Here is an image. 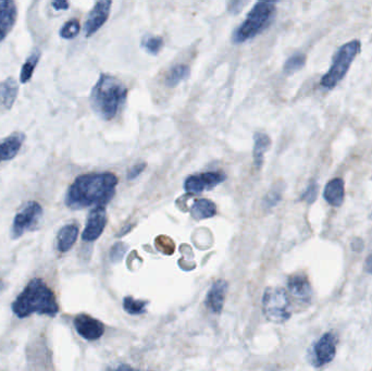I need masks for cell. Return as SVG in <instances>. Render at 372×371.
<instances>
[{
    "mask_svg": "<svg viewBox=\"0 0 372 371\" xmlns=\"http://www.w3.org/2000/svg\"><path fill=\"white\" fill-rule=\"evenodd\" d=\"M275 11L277 8L275 3H257L247 14L245 21L235 30L233 33V42L235 44H242L261 34L273 23Z\"/></svg>",
    "mask_w": 372,
    "mask_h": 371,
    "instance_id": "obj_4",
    "label": "cell"
},
{
    "mask_svg": "<svg viewBox=\"0 0 372 371\" xmlns=\"http://www.w3.org/2000/svg\"><path fill=\"white\" fill-rule=\"evenodd\" d=\"M111 1L104 0L95 4L92 11L89 12V18L84 24V34L87 38H91L99 30L109 18Z\"/></svg>",
    "mask_w": 372,
    "mask_h": 371,
    "instance_id": "obj_12",
    "label": "cell"
},
{
    "mask_svg": "<svg viewBox=\"0 0 372 371\" xmlns=\"http://www.w3.org/2000/svg\"><path fill=\"white\" fill-rule=\"evenodd\" d=\"M318 184L316 182H312L310 187L306 189L304 192V194L302 195V201H305L306 203L312 204L316 201L317 195H318Z\"/></svg>",
    "mask_w": 372,
    "mask_h": 371,
    "instance_id": "obj_30",
    "label": "cell"
},
{
    "mask_svg": "<svg viewBox=\"0 0 372 371\" xmlns=\"http://www.w3.org/2000/svg\"><path fill=\"white\" fill-rule=\"evenodd\" d=\"M114 371H138L135 370V369H133L132 367L128 366V365H122V366H120L119 368H116V370Z\"/></svg>",
    "mask_w": 372,
    "mask_h": 371,
    "instance_id": "obj_35",
    "label": "cell"
},
{
    "mask_svg": "<svg viewBox=\"0 0 372 371\" xmlns=\"http://www.w3.org/2000/svg\"><path fill=\"white\" fill-rule=\"evenodd\" d=\"M126 250H128V245L126 244L119 242V243L114 244L112 246L111 250H110V260L112 262H120L124 260V255H126Z\"/></svg>",
    "mask_w": 372,
    "mask_h": 371,
    "instance_id": "obj_28",
    "label": "cell"
},
{
    "mask_svg": "<svg viewBox=\"0 0 372 371\" xmlns=\"http://www.w3.org/2000/svg\"><path fill=\"white\" fill-rule=\"evenodd\" d=\"M11 309L19 318L30 317L33 314L55 317L58 314L59 305L53 289L42 279L35 278L14 299Z\"/></svg>",
    "mask_w": 372,
    "mask_h": 371,
    "instance_id": "obj_2",
    "label": "cell"
},
{
    "mask_svg": "<svg viewBox=\"0 0 372 371\" xmlns=\"http://www.w3.org/2000/svg\"><path fill=\"white\" fill-rule=\"evenodd\" d=\"M52 6L55 10H67L70 4L67 3V1H54Z\"/></svg>",
    "mask_w": 372,
    "mask_h": 371,
    "instance_id": "obj_33",
    "label": "cell"
},
{
    "mask_svg": "<svg viewBox=\"0 0 372 371\" xmlns=\"http://www.w3.org/2000/svg\"><path fill=\"white\" fill-rule=\"evenodd\" d=\"M282 189L280 185L273 187L271 191L268 193L267 197H266L265 201L267 204L268 207H273L277 205L282 199Z\"/></svg>",
    "mask_w": 372,
    "mask_h": 371,
    "instance_id": "obj_29",
    "label": "cell"
},
{
    "mask_svg": "<svg viewBox=\"0 0 372 371\" xmlns=\"http://www.w3.org/2000/svg\"><path fill=\"white\" fill-rule=\"evenodd\" d=\"M18 19V8L11 0L0 1V43L9 35Z\"/></svg>",
    "mask_w": 372,
    "mask_h": 371,
    "instance_id": "obj_13",
    "label": "cell"
},
{
    "mask_svg": "<svg viewBox=\"0 0 372 371\" xmlns=\"http://www.w3.org/2000/svg\"><path fill=\"white\" fill-rule=\"evenodd\" d=\"M118 177L111 172L87 173L75 179L67 189L65 203L73 211L105 207L116 194Z\"/></svg>",
    "mask_w": 372,
    "mask_h": 371,
    "instance_id": "obj_1",
    "label": "cell"
},
{
    "mask_svg": "<svg viewBox=\"0 0 372 371\" xmlns=\"http://www.w3.org/2000/svg\"><path fill=\"white\" fill-rule=\"evenodd\" d=\"M217 214V206L209 199H196L191 208V215L194 219H209Z\"/></svg>",
    "mask_w": 372,
    "mask_h": 371,
    "instance_id": "obj_21",
    "label": "cell"
},
{
    "mask_svg": "<svg viewBox=\"0 0 372 371\" xmlns=\"http://www.w3.org/2000/svg\"><path fill=\"white\" fill-rule=\"evenodd\" d=\"M365 271L366 272L372 275V254L368 256L367 260L365 262Z\"/></svg>",
    "mask_w": 372,
    "mask_h": 371,
    "instance_id": "obj_34",
    "label": "cell"
},
{
    "mask_svg": "<svg viewBox=\"0 0 372 371\" xmlns=\"http://www.w3.org/2000/svg\"><path fill=\"white\" fill-rule=\"evenodd\" d=\"M288 287H289L291 294L300 299V301L310 303V301H312V285H310V280H308L306 275L296 273V275L290 277Z\"/></svg>",
    "mask_w": 372,
    "mask_h": 371,
    "instance_id": "obj_15",
    "label": "cell"
},
{
    "mask_svg": "<svg viewBox=\"0 0 372 371\" xmlns=\"http://www.w3.org/2000/svg\"><path fill=\"white\" fill-rule=\"evenodd\" d=\"M306 56L304 54H295L288 59L284 63L283 70L286 74H293L300 71L302 67L305 66Z\"/></svg>",
    "mask_w": 372,
    "mask_h": 371,
    "instance_id": "obj_25",
    "label": "cell"
},
{
    "mask_svg": "<svg viewBox=\"0 0 372 371\" xmlns=\"http://www.w3.org/2000/svg\"><path fill=\"white\" fill-rule=\"evenodd\" d=\"M146 162H141V164L135 165L128 173V180H134L136 177H140L141 173L146 169Z\"/></svg>",
    "mask_w": 372,
    "mask_h": 371,
    "instance_id": "obj_31",
    "label": "cell"
},
{
    "mask_svg": "<svg viewBox=\"0 0 372 371\" xmlns=\"http://www.w3.org/2000/svg\"><path fill=\"white\" fill-rule=\"evenodd\" d=\"M40 56H42V52L36 48V50H33L32 54L28 57L26 62L23 63L21 72H20V82H21L22 84L30 82L33 73H34L36 67H38Z\"/></svg>",
    "mask_w": 372,
    "mask_h": 371,
    "instance_id": "obj_22",
    "label": "cell"
},
{
    "mask_svg": "<svg viewBox=\"0 0 372 371\" xmlns=\"http://www.w3.org/2000/svg\"><path fill=\"white\" fill-rule=\"evenodd\" d=\"M163 46V40L160 36H145L142 40V47L148 54L157 55Z\"/></svg>",
    "mask_w": 372,
    "mask_h": 371,
    "instance_id": "obj_27",
    "label": "cell"
},
{
    "mask_svg": "<svg viewBox=\"0 0 372 371\" xmlns=\"http://www.w3.org/2000/svg\"><path fill=\"white\" fill-rule=\"evenodd\" d=\"M271 146V140L267 134L257 132L253 135V162L257 169H261L263 164V156Z\"/></svg>",
    "mask_w": 372,
    "mask_h": 371,
    "instance_id": "obj_20",
    "label": "cell"
},
{
    "mask_svg": "<svg viewBox=\"0 0 372 371\" xmlns=\"http://www.w3.org/2000/svg\"><path fill=\"white\" fill-rule=\"evenodd\" d=\"M372 371V370H371Z\"/></svg>",
    "mask_w": 372,
    "mask_h": 371,
    "instance_id": "obj_36",
    "label": "cell"
},
{
    "mask_svg": "<svg viewBox=\"0 0 372 371\" xmlns=\"http://www.w3.org/2000/svg\"><path fill=\"white\" fill-rule=\"evenodd\" d=\"M337 338L334 333L332 332L324 333L312 346L310 354V362L319 368L332 362L337 354Z\"/></svg>",
    "mask_w": 372,
    "mask_h": 371,
    "instance_id": "obj_8",
    "label": "cell"
},
{
    "mask_svg": "<svg viewBox=\"0 0 372 371\" xmlns=\"http://www.w3.org/2000/svg\"><path fill=\"white\" fill-rule=\"evenodd\" d=\"M190 73L191 70L186 65H177L168 72L165 77V85L169 87H177L182 81L190 77Z\"/></svg>",
    "mask_w": 372,
    "mask_h": 371,
    "instance_id": "obj_23",
    "label": "cell"
},
{
    "mask_svg": "<svg viewBox=\"0 0 372 371\" xmlns=\"http://www.w3.org/2000/svg\"><path fill=\"white\" fill-rule=\"evenodd\" d=\"M107 224V211L105 207H94L87 218V226L82 233V238L85 242H94L97 240Z\"/></svg>",
    "mask_w": 372,
    "mask_h": 371,
    "instance_id": "obj_10",
    "label": "cell"
},
{
    "mask_svg": "<svg viewBox=\"0 0 372 371\" xmlns=\"http://www.w3.org/2000/svg\"><path fill=\"white\" fill-rule=\"evenodd\" d=\"M226 179V175L221 171H210L191 175L186 179L184 189L191 194H200L202 192L209 191L221 184Z\"/></svg>",
    "mask_w": 372,
    "mask_h": 371,
    "instance_id": "obj_9",
    "label": "cell"
},
{
    "mask_svg": "<svg viewBox=\"0 0 372 371\" xmlns=\"http://www.w3.org/2000/svg\"><path fill=\"white\" fill-rule=\"evenodd\" d=\"M359 40H351L341 46L333 57L332 65L328 72L321 79L320 84L328 89H334L344 79L354 59L361 52Z\"/></svg>",
    "mask_w": 372,
    "mask_h": 371,
    "instance_id": "obj_5",
    "label": "cell"
},
{
    "mask_svg": "<svg viewBox=\"0 0 372 371\" xmlns=\"http://www.w3.org/2000/svg\"><path fill=\"white\" fill-rule=\"evenodd\" d=\"M263 314L269 321L284 323L291 318V301L285 289L268 287L263 297Z\"/></svg>",
    "mask_w": 372,
    "mask_h": 371,
    "instance_id": "obj_6",
    "label": "cell"
},
{
    "mask_svg": "<svg viewBox=\"0 0 372 371\" xmlns=\"http://www.w3.org/2000/svg\"><path fill=\"white\" fill-rule=\"evenodd\" d=\"M228 292V282L224 280H218L212 285L206 297V306L214 314H220L224 309Z\"/></svg>",
    "mask_w": 372,
    "mask_h": 371,
    "instance_id": "obj_14",
    "label": "cell"
},
{
    "mask_svg": "<svg viewBox=\"0 0 372 371\" xmlns=\"http://www.w3.org/2000/svg\"><path fill=\"white\" fill-rule=\"evenodd\" d=\"M26 140V134L22 132H14L0 140V164L4 161L11 160L19 154L22 145Z\"/></svg>",
    "mask_w": 372,
    "mask_h": 371,
    "instance_id": "obj_16",
    "label": "cell"
},
{
    "mask_svg": "<svg viewBox=\"0 0 372 371\" xmlns=\"http://www.w3.org/2000/svg\"><path fill=\"white\" fill-rule=\"evenodd\" d=\"M80 31H81L80 22L77 19H72L63 24L59 33H60L61 38H65V40H72V38L79 35Z\"/></svg>",
    "mask_w": 372,
    "mask_h": 371,
    "instance_id": "obj_26",
    "label": "cell"
},
{
    "mask_svg": "<svg viewBox=\"0 0 372 371\" xmlns=\"http://www.w3.org/2000/svg\"><path fill=\"white\" fill-rule=\"evenodd\" d=\"M344 181L340 177H335L327 184L324 197L333 207H340L344 201Z\"/></svg>",
    "mask_w": 372,
    "mask_h": 371,
    "instance_id": "obj_17",
    "label": "cell"
},
{
    "mask_svg": "<svg viewBox=\"0 0 372 371\" xmlns=\"http://www.w3.org/2000/svg\"><path fill=\"white\" fill-rule=\"evenodd\" d=\"M43 207L35 201H28L21 211L16 214L12 222L11 238L18 240L26 232L34 231L40 226L43 218Z\"/></svg>",
    "mask_w": 372,
    "mask_h": 371,
    "instance_id": "obj_7",
    "label": "cell"
},
{
    "mask_svg": "<svg viewBox=\"0 0 372 371\" xmlns=\"http://www.w3.org/2000/svg\"><path fill=\"white\" fill-rule=\"evenodd\" d=\"M19 94V85L13 77H8L0 83V103L6 109H11Z\"/></svg>",
    "mask_w": 372,
    "mask_h": 371,
    "instance_id": "obj_19",
    "label": "cell"
},
{
    "mask_svg": "<svg viewBox=\"0 0 372 371\" xmlns=\"http://www.w3.org/2000/svg\"><path fill=\"white\" fill-rule=\"evenodd\" d=\"M351 248H353L354 252H361L363 248V242L361 238H355V240L351 242Z\"/></svg>",
    "mask_w": 372,
    "mask_h": 371,
    "instance_id": "obj_32",
    "label": "cell"
},
{
    "mask_svg": "<svg viewBox=\"0 0 372 371\" xmlns=\"http://www.w3.org/2000/svg\"><path fill=\"white\" fill-rule=\"evenodd\" d=\"M79 226L75 223L67 224L61 228L57 236V248L59 252L65 253L73 248L79 236Z\"/></svg>",
    "mask_w": 372,
    "mask_h": 371,
    "instance_id": "obj_18",
    "label": "cell"
},
{
    "mask_svg": "<svg viewBox=\"0 0 372 371\" xmlns=\"http://www.w3.org/2000/svg\"><path fill=\"white\" fill-rule=\"evenodd\" d=\"M75 327L77 333L89 341H95L105 333L103 322L87 314H80L75 317Z\"/></svg>",
    "mask_w": 372,
    "mask_h": 371,
    "instance_id": "obj_11",
    "label": "cell"
},
{
    "mask_svg": "<svg viewBox=\"0 0 372 371\" xmlns=\"http://www.w3.org/2000/svg\"><path fill=\"white\" fill-rule=\"evenodd\" d=\"M128 97L126 85L109 74H102L92 89L91 105L102 119L111 120L118 115Z\"/></svg>",
    "mask_w": 372,
    "mask_h": 371,
    "instance_id": "obj_3",
    "label": "cell"
},
{
    "mask_svg": "<svg viewBox=\"0 0 372 371\" xmlns=\"http://www.w3.org/2000/svg\"><path fill=\"white\" fill-rule=\"evenodd\" d=\"M147 305L148 301L135 299L132 297H126L124 299V309L130 315H142L146 311Z\"/></svg>",
    "mask_w": 372,
    "mask_h": 371,
    "instance_id": "obj_24",
    "label": "cell"
}]
</instances>
